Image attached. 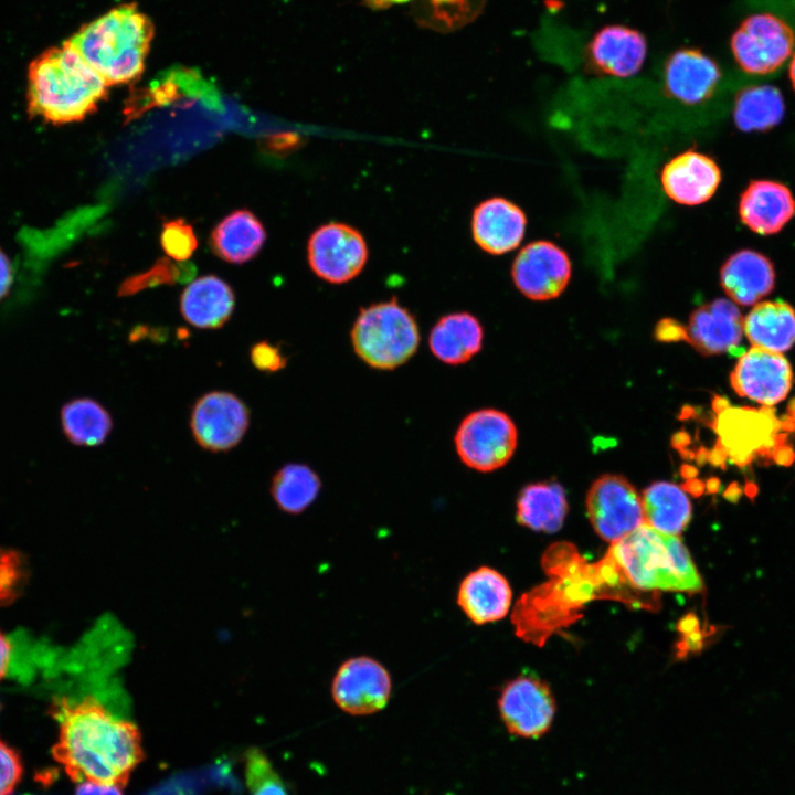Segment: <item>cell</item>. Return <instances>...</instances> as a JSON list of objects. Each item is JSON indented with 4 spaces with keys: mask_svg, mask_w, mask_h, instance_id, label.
Listing matches in <instances>:
<instances>
[{
    "mask_svg": "<svg viewBox=\"0 0 795 795\" xmlns=\"http://www.w3.org/2000/svg\"><path fill=\"white\" fill-rule=\"evenodd\" d=\"M59 723L52 755L74 782L124 787L144 759L140 731L93 697L59 699L51 706Z\"/></svg>",
    "mask_w": 795,
    "mask_h": 795,
    "instance_id": "obj_1",
    "label": "cell"
},
{
    "mask_svg": "<svg viewBox=\"0 0 795 795\" xmlns=\"http://www.w3.org/2000/svg\"><path fill=\"white\" fill-rule=\"evenodd\" d=\"M108 87L67 40L30 63L28 113L52 125L81 121L97 110Z\"/></svg>",
    "mask_w": 795,
    "mask_h": 795,
    "instance_id": "obj_2",
    "label": "cell"
},
{
    "mask_svg": "<svg viewBox=\"0 0 795 795\" xmlns=\"http://www.w3.org/2000/svg\"><path fill=\"white\" fill-rule=\"evenodd\" d=\"M152 38L151 20L129 3L82 26L68 41L112 86L131 83L141 76Z\"/></svg>",
    "mask_w": 795,
    "mask_h": 795,
    "instance_id": "obj_3",
    "label": "cell"
},
{
    "mask_svg": "<svg viewBox=\"0 0 795 795\" xmlns=\"http://www.w3.org/2000/svg\"><path fill=\"white\" fill-rule=\"evenodd\" d=\"M610 556L637 589L687 593L703 590V581L679 537L646 522L611 543Z\"/></svg>",
    "mask_w": 795,
    "mask_h": 795,
    "instance_id": "obj_4",
    "label": "cell"
},
{
    "mask_svg": "<svg viewBox=\"0 0 795 795\" xmlns=\"http://www.w3.org/2000/svg\"><path fill=\"white\" fill-rule=\"evenodd\" d=\"M351 344L356 354L377 370H394L417 351L421 335L413 314L395 298L360 309Z\"/></svg>",
    "mask_w": 795,
    "mask_h": 795,
    "instance_id": "obj_5",
    "label": "cell"
},
{
    "mask_svg": "<svg viewBox=\"0 0 795 795\" xmlns=\"http://www.w3.org/2000/svg\"><path fill=\"white\" fill-rule=\"evenodd\" d=\"M518 443L513 421L502 411L480 409L459 423L454 445L462 463L474 470L489 473L505 466Z\"/></svg>",
    "mask_w": 795,
    "mask_h": 795,
    "instance_id": "obj_6",
    "label": "cell"
},
{
    "mask_svg": "<svg viewBox=\"0 0 795 795\" xmlns=\"http://www.w3.org/2000/svg\"><path fill=\"white\" fill-rule=\"evenodd\" d=\"M369 256L363 235L353 226L329 222L316 229L308 240L307 258L311 271L330 284L356 278Z\"/></svg>",
    "mask_w": 795,
    "mask_h": 795,
    "instance_id": "obj_7",
    "label": "cell"
},
{
    "mask_svg": "<svg viewBox=\"0 0 795 795\" xmlns=\"http://www.w3.org/2000/svg\"><path fill=\"white\" fill-rule=\"evenodd\" d=\"M793 46L791 28L770 13L746 18L731 40L732 53L740 67L756 75L775 72L789 57Z\"/></svg>",
    "mask_w": 795,
    "mask_h": 795,
    "instance_id": "obj_8",
    "label": "cell"
},
{
    "mask_svg": "<svg viewBox=\"0 0 795 795\" xmlns=\"http://www.w3.org/2000/svg\"><path fill=\"white\" fill-rule=\"evenodd\" d=\"M586 510L595 532L611 543L645 522L642 497L623 476L597 478L586 496Z\"/></svg>",
    "mask_w": 795,
    "mask_h": 795,
    "instance_id": "obj_9",
    "label": "cell"
},
{
    "mask_svg": "<svg viewBox=\"0 0 795 795\" xmlns=\"http://www.w3.org/2000/svg\"><path fill=\"white\" fill-rule=\"evenodd\" d=\"M555 701L549 686L532 676L520 675L502 688L498 699L500 719L507 731L522 739H539L550 730Z\"/></svg>",
    "mask_w": 795,
    "mask_h": 795,
    "instance_id": "obj_10",
    "label": "cell"
},
{
    "mask_svg": "<svg viewBox=\"0 0 795 795\" xmlns=\"http://www.w3.org/2000/svg\"><path fill=\"white\" fill-rule=\"evenodd\" d=\"M250 410L235 394L212 391L193 405L190 427L195 442L213 453L235 447L250 425Z\"/></svg>",
    "mask_w": 795,
    "mask_h": 795,
    "instance_id": "obj_11",
    "label": "cell"
},
{
    "mask_svg": "<svg viewBox=\"0 0 795 795\" xmlns=\"http://www.w3.org/2000/svg\"><path fill=\"white\" fill-rule=\"evenodd\" d=\"M391 691L392 681L386 668L367 656L343 661L331 683L335 703L351 716H368L382 710Z\"/></svg>",
    "mask_w": 795,
    "mask_h": 795,
    "instance_id": "obj_12",
    "label": "cell"
},
{
    "mask_svg": "<svg viewBox=\"0 0 795 795\" xmlns=\"http://www.w3.org/2000/svg\"><path fill=\"white\" fill-rule=\"evenodd\" d=\"M571 274L572 264L568 253L544 240L523 246L511 267L515 286L532 300H549L560 296Z\"/></svg>",
    "mask_w": 795,
    "mask_h": 795,
    "instance_id": "obj_13",
    "label": "cell"
},
{
    "mask_svg": "<svg viewBox=\"0 0 795 795\" xmlns=\"http://www.w3.org/2000/svg\"><path fill=\"white\" fill-rule=\"evenodd\" d=\"M730 382L738 395L770 407L787 396L793 370L782 353L752 347L738 360Z\"/></svg>",
    "mask_w": 795,
    "mask_h": 795,
    "instance_id": "obj_14",
    "label": "cell"
},
{
    "mask_svg": "<svg viewBox=\"0 0 795 795\" xmlns=\"http://www.w3.org/2000/svg\"><path fill=\"white\" fill-rule=\"evenodd\" d=\"M778 422L765 406L723 407L716 421L719 435L718 447L736 464H745L751 457L770 448L775 442Z\"/></svg>",
    "mask_w": 795,
    "mask_h": 795,
    "instance_id": "obj_15",
    "label": "cell"
},
{
    "mask_svg": "<svg viewBox=\"0 0 795 795\" xmlns=\"http://www.w3.org/2000/svg\"><path fill=\"white\" fill-rule=\"evenodd\" d=\"M721 178V170L711 157L691 149L671 158L660 173L665 193L683 205L709 201L718 190Z\"/></svg>",
    "mask_w": 795,
    "mask_h": 795,
    "instance_id": "obj_16",
    "label": "cell"
},
{
    "mask_svg": "<svg viewBox=\"0 0 795 795\" xmlns=\"http://www.w3.org/2000/svg\"><path fill=\"white\" fill-rule=\"evenodd\" d=\"M526 225L522 209L501 197L489 198L476 205L470 223L475 243L490 255H502L518 247Z\"/></svg>",
    "mask_w": 795,
    "mask_h": 795,
    "instance_id": "obj_17",
    "label": "cell"
},
{
    "mask_svg": "<svg viewBox=\"0 0 795 795\" xmlns=\"http://www.w3.org/2000/svg\"><path fill=\"white\" fill-rule=\"evenodd\" d=\"M687 341L706 356L735 347L743 335V317L732 300L718 298L698 307L689 318Z\"/></svg>",
    "mask_w": 795,
    "mask_h": 795,
    "instance_id": "obj_18",
    "label": "cell"
},
{
    "mask_svg": "<svg viewBox=\"0 0 795 795\" xmlns=\"http://www.w3.org/2000/svg\"><path fill=\"white\" fill-rule=\"evenodd\" d=\"M646 53V40L640 32L614 24L595 33L587 47V60L593 71L628 77L642 68Z\"/></svg>",
    "mask_w": 795,
    "mask_h": 795,
    "instance_id": "obj_19",
    "label": "cell"
},
{
    "mask_svg": "<svg viewBox=\"0 0 795 795\" xmlns=\"http://www.w3.org/2000/svg\"><path fill=\"white\" fill-rule=\"evenodd\" d=\"M795 215V198L787 186L774 180H753L741 193L739 216L760 235L780 232Z\"/></svg>",
    "mask_w": 795,
    "mask_h": 795,
    "instance_id": "obj_20",
    "label": "cell"
},
{
    "mask_svg": "<svg viewBox=\"0 0 795 795\" xmlns=\"http://www.w3.org/2000/svg\"><path fill=\"white\" fill-rule=\"evenodd\" d=\"M720 77L718 64L697 49L677 50L668 57L664 68L666 93L686 105H696L709 98Z\"/></svg>",
    "mask_w": 795,
    "mask_h": 795,
    "instance_id": "obj_21",
    "label": "cell"
},
{
    "mask_svg": "<svg viewBox=\"0 0 795 795\" xmlns=\"http://www.w3.org/2000/svg\"><path fill=\"white\" fill-rule=\"evenodd\" d=\"M512 591L507 579L497 570L480 566L469 572L457 591V605L476 625L504 618L511 605Z\"/></svg>",
    "mask_w": 795,
    "mask_h": 795,
    "instance_id": "obj_22",
    "label": "cell"
},
{
    "mask_svg": "<svg viewBox=\"0 0 795 795\" xmlns=\"http://www.w3.org/2000/svg\"><path fill=\"white\" fill-rule=\"evenodd\" d=\"M720 284L733 303L754 305L773 290L775 269L766 255L754 250H739L721 266Z\"/></svg>",
    "mask_w": 795,
    "mask_h": 795,
    "instance_id": "obj_23",
    "label": "cell"
},
{
    "mask_svg": "<svg viewBox=\"0 0 795 795\" xmlns=\"http://www.w3.org/2000/svg\"><path fill=\"white\" fill-rule=\"evenodd\" d=\"M234 305L232 288L214 275L194 279L180 298L183 318L200 329L221 328L232 316Z\"/></svg>",
    "mask_w": 795,
    "mask_h": 795,
    "instance_id": "obj_24",
    "label": "cell"
},
{
    "mask_svg": "<svg viewBox=\"0 0 795 795\" xmlns=\"http://www.w3.org/2000/svg\"><path fill=\"white\" fill-rule=\"evenodd\" d=\"M483 340L484 329L478 318L459 311L447 314L435 322L428 335V347L443 363L458 365L481 350Z\"/></svg>",
    "mask_w": 795,
    "mask_h": 795,
    "instance_id": "obj_25",
    "label": "cell"
},
{
    "mask_svg": "<svg viewBox=\"0 0 795 795\" xmlns=\"http://www.w3.org/2000/svg\"><path fill=\"white\" fill-rule=\"evenodd\" d=\"M743 332L753 347L787 351L795 343V309L783 300L760 301L743 318Z\"/></svg>",
    "mask_w": 795,
    "mask_h": 795,
    "instance_id": "obj_26",
    "label": "cell"
},
{
    "mask_svg": "<svg viewBox=\"0 0 795 795\" xmlns=\"http://www.w3.org/2000/svg\"><path fill=\"white\" fill-rule=\"evenodd\" d=\"M266 239L264 226L248 210H237L225 216L212 231V251L232 264L253 258Z\"/></svg>",
    "mask_w": 795,
    "mask_h": 795,
    "instance_id": "obj_27",
    "label": "cell"
},
{
    "mask_svg": "<svg viewBox=\"0 0 795 795\" xmlns=\"http://www.w3.org/2000/svg\"><path fill=\"white\" fill-rule=\"evenodd\" d=\"M566 512L565 492L558 483L530 484L521 489L517 499L518 522L534 531H558Z\"/></svg>",
    "mask_w": 795,
    "mask_h": 795,
    "instance_id": "obj_28",
    "label": "cell"
},
{
    "mask_svg": "<svg viewBox=\"0 0 795 795\" xmlns=\"http://www.w3.org/2000/svg\"><path fill=\"white\" fill-rule=\"evenodd\" d=\"M645 522L658 531L679 536L691 519V504L674 483L656 481L642 496Z\"/></svg>",
    "mask_w": 795,
    "mask_h": 795,
    "instance_id": "obj_29",
    "label": "cell"
},
{
    "mask_svg": "<svg viewBox=\"0 0 795 795\" xmlns=\"http://www.w3.org/2000/svg\"><path fill=\"white\" fill-rule=\"evenodd\" d=\"M61 424L64 435L72 444L85 447L103 444L113 428L109 412L89 398L66 402L61 409Z\"/></svg>",
    "mask_w": 795,
    "mask_h": 795,
    "instance_id": "obj_30",
    "label": "cell"
},
{
    "mask_svg": "<svg viewBox=\"0 0 795 795\" xmlns=\"http://www.w3.org/2000/svg\"><path fill=\"white\" fill-rule=\"evenodd\" d=\"M784 114V98L772 85L746 87L734 100V124L744 132L768 130L781 123Z\"/></svg>",
    "mask_w": 795,
    "mask_h": 795,
    "instance_id": "obj_31",
    "label": "cell"
},
{
    "mask_svg": "<svg viewBox=\"0 0 795 795\" xmlns=\"http://www.w3.org/2000/svg\"><path fill=\"white\" fill-rule=\"evenodd\" d=\"M321 480L318 474L305 464L290 463L273 476L271 495L284 512L299 515L318 497Z\"/></svg>",
    "mask_w": 795,
    "mask_h": 795,
    "instance_id": "obj_32",
    "label": "cell"
},
{
    "mask_svg": "<svg viewBox=\"0 0 795 795\" xmlns=\"http://www.w3.org/2000/svg\"><path fill=\"white\" fill-rule=\"evenodd\" d=\"M487 0H413L412 15L418 25L448 33L471 23Z\"/></svg>",
    "mask_w": 795,
    "mask_h": 795,
    "instance_id": "obj_33",
    "label": "cell"
},
{
    "mask_svg": "<svg viewBox=\"0 0 795 795\" xmlns=\"http://www.w3.org/2000/svg\"><path fill=\"white\" fill-rule=\"evenodd\" d=\"M245 777L250 795H289L283 780L259 750L247 752Z\"/></svg>",
    "mask_w": 795,
    "mask_h": 795,
    "instance_id": "obj_34",
    "label": "cell"
},
{
    "mask_svg": "<svg viewBox=\"0 0 795 795\" xmlns=\"http://www.w3.org/2000/svg\"><path fill=\"white\" fill-rule=\"evenodd\" d=\"M29 576L26 559L12 549L0 548V606L18 600Z\"/></svg>",
    "mask_w": 795,
    "mask_h": 795,
    "instance_id": "obj_35",
    "label": "cell"
},
{
    "mask_svg": "<svg viewBox=\"0 0 795 795\" xmlns=\"http://www.w3.org/2000/svg\"><path fill=\"white\" fill-rule=\"evenodd\" d=\"M160 242L166 254L177 261L188 259L198 245L192 226L181 219L163 224Z\"/></svg>",
    "mask_w": 795,
    "mask_h": 795,
    "instance_id": "obj_36",
    "label": "cell"
},
{
    "mask_svg": "<svg viewBox=\"0 0 795 795\" xmlns=\"http://www.w3.org/2000/svg\"><path fill=\"white\" fill-rule=\"evenodd\" d=\"M22 772V762L17 751L0 740V795L12 794Z\"/></svg>",
    "mask_w": 795,
    "mask_h": 795,
    "instance_id": "obj_37",
    "label": "cell"
},
{
    "mask_svg": "<svg viewBox=\"0 0 795 795\" xmlns=\"http://www.w3.org/2000/svg\"><path fill=\"white\" fill-rule=\"evenodd\" d=\"M253 365L262 372L274 373L283 370L287 364V357L279 346L263 340L253 344L250 351Z\"/></svg>",
    "mask_w": 795,
    "mask_h": 795,
    "instance_id": "obj_38",
    "label": "cell"
},
{
    "mask_svg": "<svg viewBox=\"0 0 795 795\" xmlns=\"http://www.w3.org/2000/svg\"><path fill=\"white\" fill-rule=\"evenodd\" d=\"M170 265L171 264H161L148 273L129 278L121 285L118 294L120 296H128L146 287L173 283L176 280V271Z\"/></svg>",
    "mask_w": 795,
    "mask_h": 795,
    "instance_id": "obj_39",
    "label": "cell"
},
{
    "mask_svg": "<svg viewBox=\"0 0 795 795\" xmlns=\"http://www.w3.org/2000/svg\"><path fill=\"white\" fill-rule=\"evenodd\" d=\"M655 337L659 341L670 342L687 340L686 328L671 318L661 319L655 329Z\"/></svg>",
    "mask_w": 795,
    "mask_h": 795,
    "instance_id": "obj_40",
    "label": "cell"
},
{
    "mask_svg": "<svg viewBox=\"0 0 795 795\" xmlns=\"http://www.w3.org/2000/svg\"><path fill=\"white\" fill-rule=\"evenodd\" d=\"M13 284V268L8 255L0 247V301L7 297Z\"/></svg>",
    "mask_w": 795,
    "mask_h": 795,
    "instance_id": "obj_41",
    "label": "cell"
},
{
    "mask_svg": "<svg viewBox=\"0 0 795 795\" xmlns=\"http://www.w3.org/2000/svg\"><path fill=\"white\" fill-rule=\"evenodd\" d=\"M75 795H123V792L121 787L115 785L82 782L77 786Z\"/></svg>",
    "mask_w": 795,
    "mask_h": 795,
    "instance_id": "obj_42",
    "label": "cell"
},
{
    "mask_svg": "<svg viewBox=\"0 0 795 795\" xmlns=\"http://www.w3.org/2000/svg\"><path fill=\"white\" fill-rule=\"evenodd\" d=\"M11 655V645L8 638L0 632V680L6 676Z\"/></svg>",
    "mask_w": 795,
    "mask_h": 795,
    "instance_id": "obj_43",
    "label": "cell"
},
{
    "mask_svg": "<svg viewBox=\"0 0 795 795\" xmlns=\"http://www.w3.org/2000/svg\"><path fill=\"white\" fill-rule=\"evenodd\" d=\"M412 1L413 0H361V3L370 10L382 11L390 9L393 6L412 3Z\"/></svg>",
    "mask_w": 795,
    "mask_h": 795,
    "instance_id": "obj_44",
    "label": "cell"
},
{
    "mask_svg": "<svg viewBox=\"0 0 795 795\" xmlns=\"http://www.w3.org/2000/svg\"><path fill=\"white\" fill-rule=\"evenodd\" d=\"M789 78H791L792 85L795 89V54L793 55V59L789 64Z\"/></svg>",
    "mask_w": 795,
    "mask_h": 795,
    "instance_id": "obj_45",
    "label": "cell"
}]
</instances>
